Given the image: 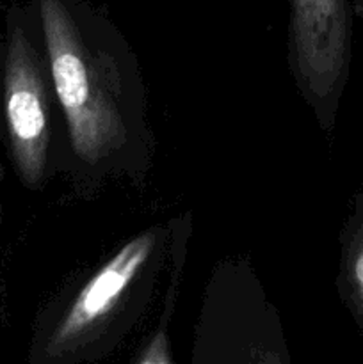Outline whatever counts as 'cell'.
Wrapping results in <instances>:
<instances>
[{
  "label": "cell",
  "instance_id": "1",
  "mask_svg": "<svg viewBox=\"0 0 363 364\" xmlns=\"http://www.w3.org/2000/svg\"><path fill=\"white\" fill-rule=\"evenodd\" d=\"M63 116L60 176L82 201L107 185L144 187L157 155L141 60L85 0H34Z\"/></svg>",
  "mask_w": 363,
  "mask_h": 364
},
{
  "label": "cell",
  "instance_id": "2",
  "mask_svg": "<svg viewBox=\"0 0 363 364\" xmlns=\"http://www.w3.org/2000/svg\"><path fill=\"white\" fill-rule=\"evenodd\" d=\"M174 219L152 224L38 311L28 364L98 363L141 326L169 263Z\"/></svg>",
  "mask_w": 363,
  "mask_h": 364
},
{
  "label": "cell",
  "instance_id": "3",
  "mask_svg": "<svg viewBox=\"0 0 363 364\" xmlns=\"http://www.w3.org/2000/svg\"><path fill=\"white\" fill-rule=\"evenodd\" d=\"M0 141L27 191L41 192L60 173L63 116L34 0L4 11Z\"/></svg>",
  "mask_w": 363,
  "mask_h": 364
},
{
  "label": "cell",
  "instance_id": "4",
  "mask_svg": "<svg viewBox=\"0 0 363 364\" xmlns=\"http://www.w3.org/2000/svg\"><path fill=\"white\" fill-rule=\"evenodd\" d=\"M194 363H288L276 311L251 267L224 262L206 288L194 333Z\"/></svg>",
  "mask_w": 363,
  "mask_h": 364
},
{
  "label": "cell",
  "instance_id": "5",
  "mask_svg": "<svg viewBox=\"0 0 363 364\" xmlns=\"http://www.w3.org/2000/svg\"><path fill=\"white\" fill-rule=\"evenodd\" d=\"M288 68L320 132L333 137L351 73L349 0H288Z\"/></svg>",
  "mask_w": 363,
  "mask_h": 364
},
{
  "label": "cell",
  "instance_id": "6",
  "mask_svg": "<svg viewBox=\"0 0 363 364\" xmlns=\"http://www.w3.org/2000/svg\"><path fill=\"white\" fill-rule=\"evenodd\" d=\"M191 213H184L174 219L173 237H171L169 265H167V290L164 294V302L160 306V313L157 316V323L144 343L141 345L132 364H173V347H171L169 326L177 309L178 294H180L182 281H184L185 258H187V244L191 237Z\"/></svg>",
  "mask_w": 363,
  "mask_h": 364
},
{
  "label": "cell",
  "instance_id": "7",
  "mask_svg": "<svg viewBox=\"0 0 363 364\" xmlns=\"http://www.w3.org/2000/svg\"><path fill=\"white\" fill-rule=\"evenodd\" d=\"M338 244L337 290L363 340V183L352 196Z\"/></svg>",
  "mask_w": 363,
  "mask_h": 364
},
{
  "label": "cell",
  "instance_id": "8",
  "mask_svg": "<svg viewBox=\"0 0 363 364\" xmlns=\"http://www.w3.org/2000/svg\"><path fill=\"white\" fill-rule=\"evenodd\" d=\"M4 11H6V0H0V45H2V25H4ZM4 180V166L0 160V183ZM2 223H4V205L0 199V233H2ZM0 269H2V251H0ZM0 283H2V272H0Z\"/></svg>",
  "mask_w": 363,
  "mask_h": 364
},
{
  "label": "cell",
  "instance_id": "9",
  "mask_svg": "<svg viewBox=\"0 0 363 364\" xmlns=\"http://www.w3.org/2000/svg\"><path fill=\"white\" fill-rule=\"evenodd\" d=\"M356 7H358V13H359V16H362V21H363V0H356Z\"/></svg>",
  "mask_w": 363,
  "mask_h": 364
}]
</instances>
